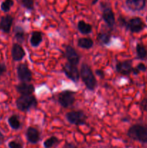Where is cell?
Segmentation results:
<instances>
[{
	"mask_svg": "<svg viewBox=\"0 0 147 148\" xmlns=\"http://www.w3.org/2000/svg\"><path fill=\"white\" fill-rule=\"evenodd\" d=\"M66 117L69 123L76 126L84 125L86 124V116L82 111H72L68 112Z\"/></svg>",
	"mask_w": 147,
	"mask_h": 148,
	"instance_id": "4",
	"label": "cell"
},
{
	"mask_svg": "<svg viewBox=\"0 0 147 148\" xmlns=\"http://www.w3.org/2000/svg\"><path fill=\"white\" fill-rule=\"evenodd\" d=\"M97 40L101 44L107 45L110 42V36L108 33H99L97 36Z\"/></svg>",
	"mask_w": 147,
	"mask_h": 148,
	"instance_id": "24",
	"label": "cell"
},
{
	"mask_svg": "<svg viewBox=\"0 0 147 148\" xmlns=\"http://www.w3.org/2000/svg\"><path fill=\"white\" fill-rule=\"evenodd\" d=\"M128 136L132 140L147 144V127L142 124H134L128 130Z\"/></svg>",
	"mask_w": 147,
	"mask_h": 148,
	"instance_id": "2",
	"label": "cell"
},
{
	"mask_svg": "<svg viewBox=\"0 0 147 148\" xmlns=\"http://www.w3.org/2000/svg\"><path fill=\"white\" fill-rule=\"evenodd\" d=\"M63 72L69 79L74 82H77L79 79V72L76 66L70 63L65 64L63 66Z\"/></svg>",
	"mask_w": 147,
	"mask_h": 148,
	"instance_id": "7",
	"label": "cell"
},
{
	"mask_svg": "<svg viewBox=\"0 0 147 148\" xmlns=\"http://www.w3.org/2000/svg\"><path fill=\"white\" fill-rule=\"evenodd\" d=\"M96 75H97V76H99V77L101 78H103L104 77V72L103 71L101 70V69H97V70H96Z\"/></svg>",
	"mask_w": 147,
	"mask_h": 148,
	"instance_id": "31",
	"label": "cell"
},
{
	"mask_svg": "<svg viewBox=\"0 0 147 148\" xmlns=\"http://www.w3.org/2000/svg\"><path fill=\"white\" fill-rule=\"evenodd\" d=\"M145 27L144 21L140 17L131 18L127 23V27L133 33H137L144 30Z\"/></svg>",
	"mask_w": 147,
	"mask_h": 148,
	"instance_id": "8",
	"label": "cell"
},
{
	"mask_svg": "<svg viewBox=\"0 0 147 148\" xmlns=\"http://www.w3.org/2000/svg\"><path fill=\"white\" fill-rule=\"evenodd\" d=\"M80 77L86 88L94 90L97 86V80L90 66L86 63H83L80 68Z\"/></svg>",
	"mask_w": 147,
	"mask_h": 148,
	"instance_id": "1",
	"label": "cell"
},
{
	"mask_svg": "<svg viewBox=\"0 0 147 148\" xmlns=\"http://www.w3.org/2000/svg\"><path fill=\"white\" fill-rule=\"evenodd\" d=\"M135 69H136L138 72H144V71L146 70V65L144 64L140 63L137 65Z\"/></svg>",
	"mask_w": 147,
	"mask_h": 148,
	"instance_id": "29",
	"label": "cell"
},
{
	"mask_svg": "<svg viewBox=\"0 0 147 148\" xmlns=\"http://www.w3.org/2000/svg\"><path fill=\"white\" fill-rule=\"evenodd\" d=\"M21 4L28 10H33L34 9L35 0H20Z\"/></svg>",
	"mask_w": 147,
	"mask_h": 148,
	"instance_id": "26",
	"label": "cell"
},
{
	"mask_svg": "<svg viewBox=\"0 0 147 148\" xmlns=\"http://www.w3.org/2000/svg\"><path fill=\"white\" fill-rule=\"evenodd\" d=\"M65 56L67 59L69 63L71 64L74 65V66H76L79 64V59H80L79 55L78 54L76 50L71 46H67L66 47Z\"/></svg>",
	"mask_w": 147,
	"mask_h": 148,
	"instance_id": "10",
	"label": "cell"
},
{
	"mask_svg": "<svg viewBox=\"0 0 147 148\" xmlns=\"http://www.w3.org/2000/svg\"><path fill=\"white\" fill-rule=\"evenodd\" d=\"M13 17L11 15L2 16L0 20V29L2 30L4 33H9L11 30L12 25L13 23Z\"/></svg>",
	"mask_w": 147,
	"mask_h": 148,
	"instance_id": "16",
	"label": "cell"
},
{
	"mask_svg": "<svg viewBox=\"0 0 147 148\" xmlns=\"http://www.w3.org/2000/svg\"><path fill=\"white\" fill-rule=\"evenodd\" d=\"M96 1H97V0H94V1L93 2H92V4H95V3H96Z\"/></svg>",
	"mask_w": 147,
	"mask_h": 148,
	"instance_id": "34",
	"label": "cell"
},
{
	"mask_svg": "<svg viewBox=\"0 0 147 148\" xmlns=\"http://www.w3.org/2000/svg\"><path fill=\"white\" fill-rule=\"evenodd\" d=\"M26 137L27 141L32 144H36L40 141V132L35 127H30L26 131Z\"/></svg>",
	"mask_w": 147,
	"mask_h": 148,
	"instance_id": "14",
	"label": "cell"
},
{
	"mask_svg": "<svg viewBox=\"0 0 147 148\" xmlns=\"http://www.w3.org/2000/svg\"><path fill=\"white\" fill-rule=\"evenodd\" d=\"M13 5H14V1L13 0H4L1 3L0 8H1V11H3L4 12H8L11 10Z\"/></svg>",
	"mask_w": 147,
	"mask_h": 148,
	"instance_id": "23",
	"label": "cell"
},
{
	"mask_svg": "<svg viewBox=\"0 0 147 148\" xmlns=\"http://www.w3.org/2000/svg\"><path fill=\"white\" fill-rule=\"evenodd\" d=\"M25 56V51L21 45L14 43L12 48V57L14 62H20Z\"/></svg>",
	"mask_w": 147,
	"mask_h": 148,
	"instance_id": "12",
	"label": "cell"
},
{
	"mask_svg": "<svg viewBox=\"0 0 147 148\" xmlns=\"http://www.w3.org/2000/svg\"><path fill=\"white\" fill-rule=\"evenodd\" d=\"M7 72V66L4 63H0V76L4 75Z\"/></svg>",
	"mask_w": 147,
	"mask_h": 148,
	"instance_id": "30",
	"label": "cell"
},
{
	"mask_svg": "<svg viewBox=\"0 0 147 148\" xmlns=\"http://www.w3.org/2000/svg\"><path fill=\"white\" fill-rule=\"evenodd\" d=\"M17 76L22 82H30L33 77L32 72L26 64H20L17 68Z\"/></svg>",
	"mask_w": 147,
	"mask_h": 148,
	"instance_id": "6",
	"label": "cell"
},
{
	"mask_svg": "<svg viewBox=\"0 0 147 148\" xmlns=\"http://www.w3.org/2000/svg\"><path fill=\"white\" fill-rule=\"evenodd\" d=\"M37 105V100L33 95H21L16 100V106L21 111H27Z\"/></svg>",
	"mask_w": 147,
	"mask_h": 148,
	"instance_id": "3",
	"label": "cell"
},
{
	"mask_svg": "<svg viewBox=\"0 0 147 148\" xmlns=\"http://www.w3.org/2000/svg\"><path fill=\"white\" fill-rule=\"evenodd\" d=\"M132 61L131 60H125L123 62H118L116 64V70L119 73L124 75H128L133 72Z\"/></svg>",
	"mask_w": 147,
	"mask_h": 148,
	"instance_id": "11",
	"label": "cell"
},
{
	"mask_svg": "<svg viewBox=\"0 0 147 148\" xmlns=\"http://www.w3.org/2000/svg\"><path fill=\"white\" fill-rule=\"evenodd\" d=\"M58 101L63 108H68L75 102V92L71 90H64L58 95Z\"/></svg>",
	"mask_w": 147,
	"mask_h": 148,
	"instance_id": "5",
	"label": "cell"
},
{
	"mask_svg": "<svg viewBox=\"0 0 147 148\" xmlns=\"http://www.w3.org/2000/svg\"><path fill=\"white\" fill-rule=\"evenodd\" d=\"M102 17L104 21L105 22V23L108 25V26L112 27L115 25V14H114L113 11H112L110 7L108 5L102 6Z\"/></svg>",
	"mask_w": 147,
	"mask_h": 148,
	"instance_id": "9",
	"label": "cell"
},
{
	"mask_svg": "<svg viewBox=\"0 0 147 148\" xmlns=\"http://www.w3.org/2000/svg\"><path fill=\"white\" fill-rule=\"evenodd\" d=\"M78 30L82 34H89L92 32V26L90 24H88L84 20H80L78 22L77 24Z\"/></svg>",
	"mask_w": 147,
	"mask_h": 148,
	"instance_id": "18",
	"label": "cell"
},
{
	"mask_svg": "<svg viewBox=\"0 0 147 148\" xmlns=\"http://www.w3.org/2000/svg\"><path fill=\"white\" fill-rule=\"evenodd\" d=\"M125 4L131 11H141L145 7L146 0H125Z\"/></svg>",
	"mask_w": 147,
	"mask_h": 148,
	"instance_id": "13",
	"label": "cell"
},
{
	"mask_svg": "<svg viewBox=\"0 0 147 148\" xmlns=\"http://www.w3.org/2000/svg\"><path fill=\"white\" fill-rule=\"evenodd\" d=\"M8 123L10 127H11V128H12L13 130H18V129L20 128V126H21L18 117L15 115L11 116L8 119Z\"/></svg>",
	"mask_w": 147,
	"mask_h": 148,
	"instance_id": "21",
	"label": "cell"
},
{
	"mask_svg": "<svg viewBox=\"0 0 147 148\" xmlns=\"http://www.w3.org/2000/svg\"><path fill=\"white\" fill-rule=\"evenodd\" d=\"M59 142V139H58L56 137L53 136V137H49L48 139H47V140L44 142V143H43V146H44L45 148H51L53 147L55 145L58 144Z\"/></svg>",
	"mask_w": 147,
	"mask_h": 148,
	"instance_id": "25",
	"label": "cell"
},
{
	"mask_svg": "<svg viewBox=\"0 0 147 148\" xmlns=\"http://www.w3.org/2000/svg\"><path fill=\"white\" fill-rule=\"evenodd\" d=\"M77 45L82 49H89L93 46L94 41L89 38H81L78 40Z\"/></svg>",
	"mask_w": 147,
	"mask_h": 148,
	"instance_id": "19",
	"label": "cell"
},
{
	"mask_svg": "<svg viewBox=\"0 0 147 148\" xmlns=\"http://www.w3.org/2000/svg\"><path fill=\"white\" fill-rule=\"evenodd\" d=\"M9 148H23V145L17 141H11L8 143Z\"/></svg>",
	"mask_w": 147,
	"mask_h": 148,
	"instance_id": "27",
	"label": "cell"
},
{
	"mask_svg": "<svg viewBox=\"0 0 147 148\" xmlns=\"http://www.w3.org/2000/svg\"><path fill=\"white\" fill-rule=\"evenodd\" d=\"M135 50L138 59L141 60H145L147 59V49L142 43H137Z\"/></svg>",
	"mask_w": 147,
	"mask_h": 148,
	"instance_id": "20",
	"label": "cell"
},
{
	"mask_svg": "<svg viewBox=\"0 0 147 148\" xmlns=\"http://www.w3.org/2000/svg\"><path fill=\"white\" fill-rule=\"evenodd\" d=\"M63 148H77L74 145L71 144V143H66L64 145Z\"/></svg>",
	"mask_w": 147,
	"mask_h": 148,
	"instance_id": "32",
	"label": "cell"
},
{
	"mask_svg": "<svg viewBox=\"0 0 147 148\" xmlns=\"http://www.w3.org/2000/svg\"><path fill=\"white\" fill-rule=\"evenodd\" d=\"M14 36L15 38L17 39V41L22 42L24 41V31L22 29V27H20V26H17L14 29Z\"/></svg>",
	"mask_w": 147,
	"mask_h": 148,
	"instance_id": "22",
	"label": "cell"
},
{
	"mask_svg": "<svg viewBox=\"0 0 147 148\" xmlns=\"http://www.w3.org/2000/svg\"><path fill=\"white\" fill-rule=\"evenodd\" d=\"M16 90L22 95H31L34 92L35 88L31 84L21 82L16 86Z\"/></svg>",
	"mask_w": 147,
	"mask_h": 148,
	"instance_id": "15",
	"label": "cell"
},
{
	"mask_svg": "<svg viewBox=\"0 0 147 148\" xmlns=\"http://www.w3.org/2000/svg\"><path fill=\"white\" fill-rule=\"evenodd\" d=\"M4 135H3L2 133L0 132V145H1V144H2L3 143H4Z\"/></svg>",
	"mask_w": 147,
	"mask_h": 148,
	"instance_id": "33",
	"label": "cell"
},
{
	"mask_svg": "<svg viewBox=\"0 0 147 148\" xmlns=\"http://www.w3.org/2000/svg\"><path fill=\"white\" fill-rule=\"evenodd\" d=\"M43 41V35L39 31H34L30 37V43L33 47H37Z\"/></svg>",
	"mask_w": 147,
	"mask_h": 148,
	"instance_id": "17",
	"label": "cell"
},
{
	"mask_svg": "<svg viewBox=\"0 0 147 148\" xmlns=\"http://www.w3.org/2000/svg\"><path fill=\"white\" fill-rule=\"evenodd\" d=\"M140 106H141V108H142L144 111H146L147 112V98H144V99L141 101Z\"/></svg>",
	"mask_w": 147,
	"mask_h": 148,
	"instance_id": "28",
	"label": "cell"
}]
</instances>
